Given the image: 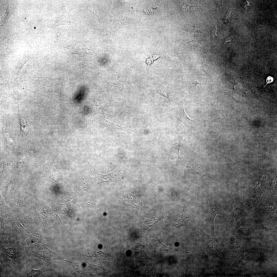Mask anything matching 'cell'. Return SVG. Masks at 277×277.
<instances>
[{"instance_id": "6da1fadb", "label": "cell", "mask_w": 277, "mask_h": 277, "mask_svg": "<svg viewBox=\"0 0 277 277\" xmlns=\"http://www.w3.org/2000/svg\"><path fill=\"white\" fill-rule=\"evenodd\" d=\"M25 249L19 243L18 241L12 243L3 250L5 257L11 258L15 264L20 262L25 257Z\"/></svg>"}, {"instance_id": "7a4b0ae2", "label": "cell", "mask_w": 277, "mask_h": 277, "mask_svg": "<svg viewBox=\"0 0 277 277\" xmlns=\"http://www.w3.org/2000/svg\"><path fill=\"white\" fill-rule=\"evenodd\" d=\"M193 231L194 234L204 243L207 251L213 255L216 254L218 249L215 239L206 234L200 225H194Z\"/></svg>"}, {"instance_id": "3957f363", "label": "cell", "mask_w": 277, "mask_h": 277, "mask_svg": "<svg viewBox=\"0 0 277 277\" xmlns=\"http://www.w3.org/2000/svg\"><path fill=\"white\" fill-rule=\"evenodd\" d=\"M210 205L209 211L207 214L206 217L211 226V229L212 234L215 237L214 230V222L215 217L216 215L219 214L223 215L224 213L218 207L217 205L214 203L212 199L208 198Z\"/></svg>"}, {"instance_id": "277c9868", "label": "cell", "mask_w": 277, "mask_h": 277, "mask_svg": "<svg viewBox=\"0 0 277 277\" xmlns=\"http://www.w3.org/2000/svg\"><path fill=\"white\" fill-rule=\"evenodd\" d=\"M148 245L154 252L161 251H169L173 250L171 247H167L161 242L160 239L153 236H151L147 240Z\"/></svg>"}, {"instance_id": "5b68a950", "label": "cell", "mask_w": 277, "mask_h": 277, "mask_svg": "<svg viewBox=\"0 0 277 277\" xmlns=\"http://www.w3.org/2000/svg\"><path fill=\"white\" fill-rule=\"evenodd\" d=\"M88 162L93 169L95 174L98 176V180L97 184L105 182H115L118 180L119 176L118 168L111 173L103 175L97 172L89 162L88 161Z\"/></svg>"}, {"instance_id": "8992f818", "label": "cell", "mask_w": 277, "mask_h": 277, "mask_svg": "<svg viewBox=\"0 0 277 277\" xmlns=\"http://www.w3.org/2000/svg\"><path fill=\"white\" fill-rule=\"evenodd\" d=\"M145 246L140 243L137 240H135L133 245V249L135 255L139 258L150 260L144 251Z\"/></svg>"}, {"instance_id": "52a82bcc", "label": "cell", "mask_w": 277, "mask_h": 277, "mask_svg": "<svg viewBox=\"0 0 277 277\" xmlns=\"http://www.w3.org/2000/svg\"><path fill=\"white\" fill-rule=\"evenodd\" d=\"M18 114L21 128V133L23 140H25L27 134L28 124L24 115L18 107Z\"/></svg>"}, {"instance_id": "ba28073f", "label": "cell", "mask_w": 277, "mask_h": 277, "mask_svg": "<svg viewBox=\"0 0 277 277\" xmlns=\"http://www.w3.org/2000/svg\"><path fill=\"white\" fill-rule=\"evenodd\" d=\"M191 216L187 213H183L177 214L174 220L173 225L174 229H178L183 226L184 221L188 218H192Z\"/></svg>"}, {"instance_id": "9c48e42d", "label": "cell", "mask_w": 277, "mask_h": 277, "mask_svg": "<svg viewBox=\"0 0 277 277\" xmlns=\"http://www.w3.org/2000/svg\"><path fill=\"white\" fill-rule=\"evenodd\" d=\"M260 197L258 195L252 196L246 202L245 206V210L247 212L253 211L258 205L260 201Z\"/></svg>"}, {"instance_id": "30bf717a", "label": "cell", "mask_w": 277, "mask_h": 277, "mask_svg": "<svg viewBox=\"0 0 277 277\" xmlns=\"http://www.w3.org/2000/svg\"><path fill=\"white\" fill-rule=\"evenodd\" d=\"M262 205V212L264 213H268L272 212L276 210V202L272 200H268Z\"/></svg>"}, {"instance_id": "8fae6325", "label": "cell", "mask_w": 277, "mask_h": 277, "mask_svg": "<svg viewBox=\"0 0 277 277\" xmlns=\"http://www.w3.org/2000/svg\"><path fill=\"white\" fill-rule=\"evenodd\" d=\"M164 217L162 215H159L152 217L145 221L143 224V235L146 230L149 227L154 225L156 223Z\"/></svg>"}, {"instance_id": "7c38bea8", "label": "cell", "mask_w": 277, "mask_h": 277, "mask_svg": "<svg viewBox=\"0 0 277 277\" xmlns=\"http://www.w3.org/2000/svg\"><path fill=\"white\" fill-rule=\"evenodd\" d=\"M59 152H56L49 159L47 162L38 170V172L44 173L49 171L56 157L59 154Z\"/></svg>"}, {"instance_id": "4fadbf2b", "label": "cell", "mask_w": 277, "mask_h": 277, "mask_svg": "<svg viewBox=\"0 0 277 277\" xmlns=\"http://www.w3.org/2000/svg\"><path fill=\"white\" fill-rule=\"evenodd\" d=\"M241 212L240 209L239 208H236L231 212L227 220L226 225L227 226H230L234 222L240 214Z\"/></svg>"}, {"instance_id": "5bb4252c", "label": "cell", "mask_w": 277, "mask_h": 277, "mask_svg": "<svg viewBox=\"0 0 277 277\" xmlns=\"http://www.w3.org/2000/svg\"><path fill=\"white\" fill-rule=\"evenodd\" d=\"M131 272L133 275L139 276H152L151 270L149 269H142L136 271L129 270Z\"/></svg>"}, {"instance_id": "9a60e30c", "label": "cell", "mask_w": 277, "mask_h": 277, "mask_svg": "<svg viewBox=\"0 0 277 277\" xmlns=\"http://www.w3.org/2000/svg\"><path fill=\"white\" fill-rule=\"evenodd\" d=\"M30 267L31 270L30 272L27 274V277H37L43 272L49 270L46 265L39 270H34L32 269L30 266Z\"/></svg>"}, {"instance_id": "2e32d148", "label": "cell", "mask_w": 277, "mask_h": 277, "mask_svg": "<svg viewBox=\"0 0 277 277\" xmlns=\"http://www.w3.org/2000/svg\"><path fill=\"white\" fill-rule=\"evenodd\" d=\"M265 167H263L260 174L259 182L256 186L258 187H257V188H258V191H260V189H262L263 182L265 178Z\"/></svg>"}, {"instance_id": "e0dca14e", "label": "cell", "mask_w": 277, "mask_h": 277, "mask_svg": "<svg viewBox=\"0 0 277 277\" xmlns=\"http://www.w3.org/2000/svg\"><path fill=\"white\" fill-rule=\"evenodd\" d=\"M194 172L197 174L202 177L206 176L214 180L204 169L200 166H198Z\"/></svg>"}, {"instance_id": "ac0fdd59", "label": "cell", "mask_w": 277, "mask_h": 277, "mask_svg": "<svg viewBox=\"0 0 277 277\" xmlns=\"http://www.w3.org/2000/svg\"><path fill=\"white\" fill-rule=\"evenodd\" d=\"M28 245H33L41 244L40 240L37 237H32L26 240Z\"/></svg>"}, {"instance_id": "d6986e66", "label": "cell", "mask_w": 277, "mask_h": 277, "mask_svg": "<svg viewBox=\"0 0 277 277\" xmlns=\"http://www.w3.org/2000/svg\"><path fill=\"white\" fill-rule=\"evenodd\" d=\"M3 167L2 173H6L8 171H10L11 168V165L8 160H5L3 162Z\"/></svg>"}, {"instance_id": "ffe728a7", "label": "cell", "mask_w": 277, "mask_h": 277, "mask_svg": "<svg viewBox=\"0 0 277 277\" xmlns=\"http://www.w3.org/2000/svg\"><path fill=\"white\" fill-rule=\"evenodd\" d=\"M251 230L250 229L245 226L241 227L240 230L241 233L246 235H249L251 232Z\"/></svg>"}, {"instance_id": "44dd1931", "label": "cell", "mask_w": 277, "mask_h": 277, "mask_svg": "<svg viewBox=\"0 0 277 277\" xmlns=\"http://www.w3.org/2000/svg\"><path fill=\"white\" fill-rule=\"evenodd\" d=\"M276 178H274L272 180L269 189L271 192L276 191L277 187Z\"/></svg>"}, {"instance_id": "7402d4cb", "label": "cell", "mask_w": 277, "mask_h": 277, "mask_svg": "<svg viewBox=\"0 0 277 277\" xmlns=\"http://www.w3.org/2000/svg\"><path fill=\"white\" fill-rule=\"evenodd\" d=\"M264 155L266 157L268 158L270 156L272 150L270 146L268 145H265L264 147Z\"/></svg>"}, {"instance_id": "603a6c76", "label": "cell", "mask_w": 277, "mask_h": 277, "mask_svg": "<svg viewBox=\"0 0 277 277\" xmlns=\"http://www.w3.org/2000/svg\"><path fill=\"white\" fill-rule=\"evenodd\" d=\"M262 227L266 230H270L272 229L271 225L269 223L265 221H263L261 223Z\"/></svg>"}, {"instance_id": "cb8c5ba5", "label": "cell", "mask_w": 277, "mask_h": 277, "mask_svg": "<svg viewBox=\"0 0 277 277\" xmlns=\"http://www.w3.org/2000/svg\"><path fill=\"white\" fill-rule=\"evenodd\" d=\"M244 255V254H242L238 256L236 260L238 261H241L242 259H243Z\"/></svg>"}, {"instance_id": "d4e9b609", "label": "cell", "mask_w": 277, "mask_h": 277, "mask_svg": "<svg viewBox=\"0 0 277 277\" xmlns=\"http://www.w3.org/2000/svg\"><path fill=\"white\" fill-rule=\"evenodd\" d=\"M231 243L232 245H234L235 244L236 240L235 238H233L231 239Z\"/></svg>"}, {"instance_id": "484cf974", "label": "cell", "mask_w": 277, "mask_h": 277, "mask_svg": "<svg viewBox=\"0 0 277 277\" xmlns=\"http://www.w3.org/2000/svg\"><path fill=\"white\" fill-rule=\"evenodd\" d=\"M217 32V29L215 27L214 28V29L213 31V32L212 33L213 36H214V37L216 36Z\"/></svg>"}, {"instance_id": "4316f807", "label": "cell", "mask_w": 277, "mask_h": 277, "mask_svg": "<svg viewBox=\"0 0 277 277\" xmlns=\"http://www.w3.org/2000/svg\"><path fill=\"white\" fill-rule=\"evenodd\" d=\"M189 42L192 45H193L196 43V41L195 40H192L189 41Z\"/></svg>"}]
</instances>
